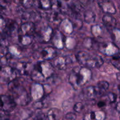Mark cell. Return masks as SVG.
Listing matches in <instances>:
<instances>
[{
  "mask_svg": "<svg viewBox=\"0 0 120 120\" xmlns=\"http://www.w3.org/2000/svg\"><path fill=\"white\" fill-rule=\"evenodd\" d=\"M17 25L14 21L11 19L6 20V27L2 34L11 36L16 30Z\"/></svg>",
  "mask_w": 120,
  "mask_h": 120,
  "instance_id": "9a60e30c",
  "label": "cell"
},
{
  "mask_svg": "<svg viewBox=\"0 0 120 120\" xmlns=\"http://www.w3.org/2000/svg\"><path fill=\"white\" fill-rule=\"evenodd\" d=\"M72 63L71 59L69 56H62L56 59L55 60V64L57 69L60 70H65L68 65Z\"/></svg>",
  "mask_w": 120,
  "mask_h": 120,
  "instance_id": "30bf717a",
  "label": "cell"
},
{
  "mask_svg": "<svg viewBox=\"0 0 120 120\" xmlns=\"http://www.w3.org/2000/svg\"><path fill=\"white\" fill-rule=\"evenodd\" d=\"M6 27V20L0 15V34L2 35Z\"/></svg>",
  "mask_w": 120,
  "mask_h": 120,
  "instance_id": "d4e9b609",
  "label": "cell"
},
{
  "mask_svg": "<svg viewBox=\"0 0 120 120\" xmlns=\"http://www.w3.org/2000/svg\"><path fill=\"white\" fill-rule=\"evenodd\" d=\"M8 90L14 96L13 98L16 104L18 103L21 105H26L30 101V98L28 92L19 79L15 78L9 82Z\"/></svg>",
  "mask_w": 120,
  "mask_h": 120,
  "instance_id": "3957f363",
  "label": "cell"
},
{
  "mask_svg": "<svg viewBox=\"0 0 120 120\" xmlns=\"http://www.w3.org/2000/svg\"><path fill=\"white\" fill-rule=\"evenodd\" d=\"M118 90H119L120 94V85H118Z\"/></svg>",
  "mask_w": 120,
  "mask_h": 120,
  "instance_id": "d590c367",
  "label": "cell"
},
{
  "mask_svg": "<svg viewBox=\"0 0 120 120\" xmlns=\"http://www.w3.org/2000/svg\"><path fill=\"white\" fill-rule=\"evenodd\" d=\"M118 48L117 46L112 43H105L101 47V52L105 55L108 56H113L118 53Z\"/></svg>",
  "mask_w": 120,
  "mask_h": 120,
  "instance_id": "4fadbf2b",
  "label": "cell"
},
{
  "mask_svg": "<svg viewBox=\"0 0 120 120\" xmlns=\"http://www.w3.org/2000/svg\"><path fill=\"white\" fill-rule=\"evenodd\" d=\"M64 119L66 120H75L76 119V114L74 113V112H68L64 116Z\"/></svg>",
  "mask_w": 120,
  "mask_h": 120,
  "instance_id": "83f0119b",
  "label": "cell"
},
{
  "mask_svg": "<svg viewBox=\"0 0 120 120\" xmlns=\"http://www.w3.org/2000/svg\"><path fill=\"white\" fill-rule=\"evenodd\" d=\"M35 25L33 22H25L22 24L18 29V32L21 35L32 36L35 32Z\"/></svg>",
  "mask_w": 120,
  "mask_h": 120,
  "instance_id": "52a82bcc",
  "label": "cell"
},
{
  "mask_svg": "<svg viewBox=\"0 0 120 120\" xmlns=\"http://www.w3.org/2000/svg\"><path fill=\"white\" fill-rule=\"evenodd\" d=\"M32 36H28V35H21L19 36V41L20 43L23 45H29L31 44L32 42L31 37Z\"/></svg>",
  "mask_w": 120,
  "mask_h": 120,
  "instance_id": "7402d4cb",
  "label": "cell"
},
{
  "mask_svg": "<svg viewBox=\"0 0 120 120\" xmlns=\"http://www.w3.org/2000/svg\"><path fill=\"white\" fill-rule=\"evenodd\" d=\"M6 7L4 5H2L1 4H0V15L2 14H5V12L6 11Z\"/></svg>",
  "mask_w": 120,
  "mask_h": 120,
  "instance_id": "f546056e",
  "label": "cell"
},
{
  "mask_svg": "<svg viewBox=\"0 0 120 120\" xmlns=\"http://www.w3.org/2000/svg\"><path fill=\"white\" fill-rule=\"evenodd\" d=\"M97 91L98 92V96H100L106 92L109 87V83L105 81H101L97 83V86H96Z\"/></svg>",
  "mask_w": 120,
  "mask_h": 120,
  "instance_id": "e0dca14e",
  "label": "cell"
},
{
  "mask_svg": "<svg viewBox=\"0 0 120 120\" xmlns=\"http://www.w3.org/2000/svg\"><path fill=\"white\" fill-rule=\"evenodd\" d=\"M83 109H84V105L81 102H78V103H76L73 107L74 111L76 112H82Z\"/></svg>",
  "mask_w": 120,
  "mask_h": 120,
  "instance_id": "484cf974",
  "label": "cell"
},
{
  "mask_svg": "<svg viewBox=\"0 0 120 120\" xmlns=\"http://www.w3.org/2000/svg\"><path fill=\"white\" fill-rule=\"evenodd\" d=\"M15 69L17 73L23 76L29 75L30 70H32L33 69H32L31 64L27 62H20L17 63Z\"/></svg>",
  "mask_w": 120,
  "mask_h": 120,
  "instance_id": "7c38bea8",
  "label": "cell"
},
{
  "mask_svg": "<svg viewBox=\"0 0 120 120\" xmlns=\"http://www.w3.org/2000/svg\"><path fill=\"white\" fill-rule=\"evenodd\" d=\"M16 73L15 69L8 66H2L0 70V78L4 82H9L16 78Z\"/></svg>",
  "mask_w": 120,
  "mask_h": 120,
  "instance_id": "8992f818",
  "label": "cell"
},
{
  "mask_svg": "<svg viewBox=\"0 0 120 120\" xmlns=\"http://www.w3.org/2000/svg\"><path fill=\"white\" fill-rule=\"evenodd\" d=\"M104 101L107 103L109 104H111V103H115L117 100V96L116 94L112 92H109L106 95H105V96H104Z\"/></svg>",
  "mask_w": 120,
  "mask_h": 120,
  "instance_id": "44dd1931",
  "label": "cell"
},
{
  "mask_svg": "<svg viewBox=\"0 0 120 120\" xmlns=\"http://www.w3.org/2000/svg\"><path fill=\"white\" fill-rule=\"evenodd\" d=\"M9 45V42L6 38H2L0 39V48L4 49L7 48Z\"/></svg>",
  "mask_w": 120,
  "mask_h": 120,
  "instance_id": "4316f807",
  "label": "cell"
},
{
  "mask_svg": "<svg viewBox=\"0 0 120 120\" xmlns=\"http://www.w3.org/2000/svg\"><path fill=\"white\" fill-rule=\"evenodd\" d=\"M111 63L112 65L120 71V57L118 56L113 57L111 60Z\"/></svg>",
  "mask_w": 120,
  "mask_h": 120,
  "instance_id": "cb8c5ba5",
  "label": "cell"
},
{
  "mask_svg": "<svg viewBox=\"0 0 120 120\" xmlns=\"http://www.w3.org/2000/svg\"><path fill=\"white\" fill-rule=\"evenodd\" d=\"M4 2L7 5H10L11 4L12 0H3Z\"/></svg>",
  "mask_w": 120,
  "mask_h": 120,
  "instance_id": "1f68e13d",
  "label": "cell"
},
{
  "mask_svg": "<svg viewBox=\"0 0 120 120\" xmlns=\"http://www.w3.org/2000/svg\"><path fill=\"white\" fill-rule=\"evenodd\" d=\"M19 3L25 8H31L34 5L35 1L34 0H18Z\"/></svg>",
  "mask_w": 120,
  "mask_h": 120,
  "instance_id": "603a6c76",
  "label": "cell"
},
{
  "mask_svg": "<svg viewBox=\"0 0 120 120\" xmlns=\"http://www.w3.org/2000/svg\"><path fill=\"white\" fill-rule=\"evenodd\" d=\"M16 106V103L12 97L7 95H0V111L11 112Z\"/></svg>",
  "mask_w": 120,
  "mask_h": 120,
  "instance_id": "5b68a950",
  "label": "cell"
},
{
  "mask_svg": "<svg viewBox=\"0 0 120 120\" xmlns=\"http://www.w3.org/2000/svg\"><path fill=\"white\" fill-rule=\"evenodd\" d=\"M98 5L103 11L106 14H114L117 10L114 4L110 0H98Z\"/></svg>",
  "mask_w": 120,
  "mask_h": 120,
  "instance_id": "ba28073f",
  "label": "cell"
},
{
  "mask_svg": "<svg viewBox=\"0 0 120 120\" xmlns=\"http://www.w3.org/2000/svg\"><path fill=\"white\" fill-rule=\"evenodd\" d=\"M53 0H39V7L44 10H49L52 8Z\"/></svg>",
  "mask_w": 120,
  "mask_h": 120,
  "instance_id": "ffe728a7",
  "label": "cell"
},
{
  "mask_svg": "<svg viewBox=\"0 0 120 120\" xmlns=\"http://www.w3.org/2000/svg\"><path fill=\"white\" fill-rule=\"evenodd\" d=\"M92 73L89 68L76 66L74 68L69 76V82L76 90L83 86L90 80Z\"/></svg>",
  "mask_w": 120,
  "mask_h": 120,
  "instance_id": "6da1fadb",
  "label": "cell"
},
{
  "mask_svg": "<svg viewBox=\"0 0 120 120\" xmlns=\"http://www.w3.org/2000/svg\"><path fill=\"white\" fill-rule=\"evenodd\" d=\"M60 115V111L59 109H50L49 110L48 114H47V119L48 120H56L59 118Z\"/></svg>",
  "mask_w": 120,
  "mask_h": 120,
  "instance_id": "d6986e66",
  "label": "cell"
},
{
  "mask_svg": "<svg viewBox=\"0 0 120 120\" xmlns=\"http://www.w3.org/2000/svg\"><path fill=\"white\" fill-rule=\"evenodd\" d=\"M104 25L109 30H113L117 25V21L116 18L111 15V14H107L103 16L102 18Z\"/></svg>",
  "mask_w": 120,
  "mask_h": 120,
  "instance_id": "8fae6325",
  "label": "cell"
},
{
  "mask_svg": "<svg viewBox=\"0 0 120 120\" xmlns=\"http://www.w3.org/2000/svg\"><path fill=\"white\" fill-rule=\"evenodd\" d=\"M107 103L104 100H101V101H100L97 104V105L99 108H103L104 107H105Z\"/></svg>",
  "mask_w": 120,
  "mask_h": 120,
  "instance_id": "f1b7e54d",
  "label": "cell"
},
{
  "mask_svg": "<svg viewBox=\"0 0 120 120\" xmlns=\"http://www.w3.org/2000/svg\"><path fill=\"white\" fill-rule=\"evenodd\" d=\"M116 77H117V80H118L119 82H120V73H117L116 74Z\"/></svg>",
  "mask_w": 120,
  "mask_h": 120,
  "instance_id": "836d02e7",
  "label": "cell"
},
{
  "mask_svg": "<svg viewBox=\"0 0 120 120\" xmlns=\"http://www.w3.org/2000/svg\"><path fill=\"white\" fill-rule=\"evenodd\" d=\"M5 116V115L3 114H2V113H1V112H0V120L5 119V118H5V117H4Z\"/></svg>",
  "mask_w": 120,
  "mask_h": 120,
  "instance_id": "d6a6232c",
  "label": "cell"
},
{
  "mask_svg": "<svg viewBox=\"0 0 120 120\" xmlns=\"http://www.w3.org/2000/svg\"><path fill=\"white\" fill-rule=\"evenodd\" d=\"M52 33V28L50 26H46L41 29L39 34V36L42 39V41H43L45 42H48L51 39Z\"/></svg>",
  "mask_w": 120,
  "mask_h": 120,
  "instance_id": "5bb4252c",
  "label": "cell"
},
{
  "mask_svg": "<svg viewBox=\"0 0 120 120\" xmlns=\"http://www.w3.org/2000/svg\"><path fill=\"white\" fill-rule=\"evenodd\" d=\"M77 61L88 68H98L103 64V57L98 55H91L84 51H80L76 56Z\"/></svg>",
  "mask_w": 120,
  "mask_h": 120,
  "instance_id": "277c9868",
  "label": "cell"
},
{
  "mask_svg": "<svg viewBox=\"0 0 120 120\" xmlns=\"http://www.w3.org/2000/svg\"><path fill=\"white\" fill-rule=\"evenodd\" d=\"M84 95L89 100H93L98 97V92L96 86H89L83 90Z\"/></svg>",
  "mask_w": 120,
  "mask_h": 120,
  "instance_id": "2e32d148",
  "label": "cell"
},
{
  "mask_svg": "<svg viewBox=\"0 0 120 120\" xmlns=\"http://www.w3.org/2000/svg\"><path fill=\"white\" fill-rule=\"evenodd\" d=\"M116 109L118 112H120V101L117 103V105H116Z\"/></svg>",
  "mask_w": 120,
  "mask_h": 120,
  "instance_id": "4dcf8cb0",
  "label": "cell"
},
{
  "mask_svg": "<svg viewBox=\"0 0 120 120\" xmlns=\"http://www.w3.org/2000/svg\"><path fill=\"white\" fill-rule=\"evenodd\" d=\"M57 55L56 49L52 46H46L41 52V56L44 60L53 59Z\"/></svg>",
  "mask_w": 120,
  "mask_h": 120,
  "instance_id": "9c48e42d",
  "label": "cell"
},
{
  "mask_svg": "<svg viewBox=\"0 0 120 120\" xmlns=\"http://www.w3.org/2000/svg\"><path fill=\"white\" fill-rule=\"evenodd\" d=\"M96 14L92 11H86L84 12V21L86 23H93L96 20Z\"/></svg>",
  "mask_w": 120,
  "mask_h": 120,
  "instance_id": "ac0fdd59",
  "label": "cell"
},
{
  "mask_svg": "<svg viewBox=\"0 0 120 120\" xmlns=\"http://www.w3.org/2000/svg\"><path fill=\"white\" fill-rule=\"evenodd\" d=\"M86 1H87V2H92L93 0H85Z\"/></svg>",
  "mask_w": 120,
  "mask_h": 120,
  "instance_id": "e575fe53",
  "label": "cell"
},
{
  "mask_svg": "<svg viewBox=\"0 0 120 120\" xmlns=\"http://www.w3.org/2000/svg\"><path fill=\"white\" fill-rule=\"evenodd\" d=\"M55 72L52 64L46 61L38 62L33 68L31 78L37 83H42L50 78Z\"/></svg>",
  "mask_w": 120,
  "mask_h": 120,
  "instance_id": "7a4b0ae2",
  "label": "cell"
}]
</instances>
